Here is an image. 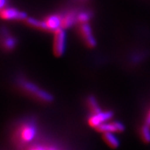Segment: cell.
Returning <instances> with one entry per match:
<instances>
[{"label":"cell","mask_w":150,"mask_h":150,"mask_svg":"<svg viewBox=\"0 0 150 150\" xmlns=\"http://www.w3.org/2000/svg\"><path fill=\"white\" fill-rule=\"evenodd\" d=\"M19 85L26 93H28L29 95H32V97H34L38 100L46 102V103H49L53 100V97L51 93L42 89L41 87L35 85L31 81L21 79L19 81Z\"/></svg>","instance_id":"obj_1"},{"label":"cell","mask_w":150,"mask_h":150,"mask_svg":"<svg viewBox=\"0 0 150 150\" xmlns=\"http://www.w3.org/2000/svg\"><path fill=\"white\" fill-rule=\"evenodd\" d=\"M66 33L63 28H59L54 32L53 42V52L54 55L61 57L65 52Z\"/></svg>","instance_id":"obj_2"},{"label":"cell","mask_w":150,"mask_h":150,"mask_svg":"<svg viewBox=\"0 0 150 150\" xmlns=\"http://www.w3.org/2000/svg\"><path fill=\"white\" fill-rule=\"evenodd\" d=\"M36 127L32 123H25L18 128V139L22 143H28L36 136Z\"/></svg>","instance_id":"obj_3"},{"label":"cell","mask_w":150,"mask_h":150,"mask_svg":"<svg viewBox=\"0 0 150 150\" xmlns=\"http://www.w3.org/2000/svg\"><path fill=\"white\" fill-rule=\"evenodd\" d=\"M112 116H113V113L111 111L101 110L100 112H97V113H92L91 117L88 118L87 122L90 127L97 129L100 125L111 120Z\"/></svg>","instance_id":"obj_4"},{"label":"cell","mask_w":150,"mask_h":150,"mask_svg":"<svg viewBox=\"0 0 150 150\" xmlns=\"http://www.w3.org/2000/svg\"><path fill=\"white\" fill-rule=\"evenodd\" d=\"M80 33L84 41L85 44L87 46L90 47H93L97 45V42L95 38L93 37L92 30H91V26L88 23L81 24L80 26Z\"/></svg>","instance_id":"obj_5"},{"label":"cell","mask_w":150,"mask_h":150,"mask_svg":"<svg viewBox=\"0 0 150 150\" xmlns=\"http://www.w3.org/2000/svg\"><path fill=\"white\" fill-rule=\"evenodd\" d=\"M99 132L104 133V132H122L124 131L125 127L122 122L118 121H112V122H107L100 125V127L96 129Z\"/></svg>","instance_id":"obj_6"},{"label":"cell","mask_w":150,"mask_h":150,"mask_svg":"<svg viewBox=\"0 0 150 150\" xmlns=\"http://www.w3.org/2000/svg\"><path fill=\"white\" fill-rule=\"evenodd\" d=\"M1 17L5 20H25L27 18L25 12L12 8H2Z\"/></svg>","instance_id":"obj_7"},{"label":"cell","mask_w":150,"mask_h":150,"mask_svg":"<svg viewBox=\"0 0 150 150\" xmlns=\"http://www.w3.org/2000/svg\"><path fill=\"white\" fill-rule=\"evenodd\" d=\"M61 21H62V16L58 15H52L48 16L44 20L45 30L55 32L57 29L61 28Z\"/></svg>","instance_id":"obj_8"},{"label":"cell","mask_w":150,"mask_h":150,"mask_svg":"<svg viewBox=\"0 0 150 150\" xmlns=\"http://www.w3.org/2000/svg\"><path fill=\"white\" fill-rule=\"evenodd\" d=\"M77 20V15L75 14L74 12H70L65 15V16H62V21H61V28L65 29L68 28L73 25L74 24Z\"/></svg>","instance_id":"obj_9"},{"label":"cell","mask_w":150,"mask_h":150,"mask_svg":"<svg viewBox=\"0 0 150 150\" xmlns=\"http://www.w3.org/2000/svg\"><path fill=\"white\" fill-rule=\"evenodd\" d=\"M103 138L104 142L111 148L116 149L120 145L118 139L112 132H104L103 133Z\"/></svg>","instance_id":"obj_10"},{"label":"cell","mask_w":150,"mask_h":150,"mask_svg":"<svg viewBox=\"0 0 150 150\" xmlns=\"http://www.w3.org/2000/svg\"><path fill=\"white\" fill-rule=\"evenodd\" d=\"M3 38H2V45L5 47V49L7 51H12L13 48L16 46V39L14 37H12L8 34H6L3 35Z\"/></svg>","instance_id":"obj_11"},{"label":"cell","mask_w":150,"mask_h":150,"mask_svg":"<svg viewBox=\"0 0 150 150\" xmlns=\"http://www.w3.org/2000/svg\"><path fill=\"white\" fill-rule=\"evenodd\" d=\"M87 106L91 110V113H97V112L101 111V109L99 106L98 103H97V100L93 96L88 97V99H87Z\"/></svg>","instance_id":"obj_12"},{"label":"cell","mask_w":150,"mask_h":150,"mask_svg":"<svg viewBox=\"0 0 150 150\" xmlns=\"http://www.w3.org/2000/svg\"><path fill=\"white\" fill-rule=\"evenodd\" d=\"M25 22L28 25L32 26L33 28L45 30L44 21H39V20H37L34 18H27L25 19Z\"/></svg>","instance_id":"obj_13"},{"label":"cell","mask_w":150,"mask_h":150,"mask_svg":"<svg viewBox=\"0 0 150 150\" xmlns=\"http://www.w3.org/2000/svg\"><path fill=\"white\" fill-rule=\"evenodd\" d=\"M140 136L142 140L146 143L150 142V127L146 124L142 126L140 129Z\"/></svg>","instance_id":"obj_14"},{"label":"cell","mask_w":150,"mask_h":150,"mask_svg":"<svg viewBox=\"0 0 150 150\" xmlns=\"http://www.w3.org/2000/svg\"><path fill=\"white\" fill-rule=\"evenodd\" d=\"M91 18V14L89 12H81L77 15V22L81 24L87 23Z\"/></svg>","instance_id":"obj_15"},{"label":"cell","mask_w":150,"mask_h":150,"mask_svg":"<svg viewBox=\"0 0 150 150\" xmlns=\"http://www.w3.org/2000/svg\"><path fill=\"white\" fill-rule=\"evenodd\" d=\"M28 150H46V148L42 146H32V148L29 149Z\"/></svg>","instance_id":"obj_16"},{"label":"cell","mask_w":150,"mask_h":150,"mask_svg":"<svg viewBox=\"0 0 150 150\" xmlns=\"http://www.w3.org/2000/svg\"><path fill=\"white\" fill-rule=\"evenodd\" d=\"M146 124L149 125V126L150 127V110L148 111V113H147V115H146Z\"/></svg>","instance_id":"obj_17"},{"label":"cell","mask_w":150,"mask_h":150,"mask_svg":"<svg viewBox=\"0 0 150 150\" xmlns=\"http://www.w3.org/2000/svg\"><path fill=\"white\" fill-rule=\"evenodd\" d=\"M5 5H6V0H1V8H4Z\"/></svg>","instance_id":"obj_18"},{"label":"cell","mask_w":150,"mask_h":150,"mask_svg":"<svg viewBox=\"0 0 150 150\" xmlns=\"http://www.w3.org/2000/svg\"><path fill=\"white\" fill-rule=\"evenodd\" d=\"M46 150H58V149L56 148H54V147H50V148L46 149Z\"/></svg>","instance_id":"obj_19"}]
</instances>
